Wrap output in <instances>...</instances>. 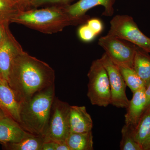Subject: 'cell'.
<instances>
[{"instance_id":"obj_1","label":"cell","mask_w":150,"mask_h":150,"mask_svg":"<svg viewBox=\"0 0 150 150\" xmlns=\"http://www.w3.org/2000/svg\"><path fill=\"white\" fill-rule=\"evenodd\" d=\"M55 79L49 65L22 50L14 60L7 82L21 103L54 84Z\"/></svg>"},{"instance_id":"obj_2","label":"cell","mask_w":150,"mask_h":150,"mask_svg":"<svg viewBox=\"0 0 150 150\" xmlns=\"http://www.w3.org/2000/svg\"><path fill=\"white\" fill-rule=\"evenodd\" d=\"M55 97L53 84L35 94L29 100L21 103L19 124L25 131L43 137Z\"/></svg>"},{"instance_id":"obj_3","label":"cell","mask_w":150,"mask_h":150,"mask_svg":"<svg viewBox=\"0 0 150 150\" xmlns=\"http://www.w3.org/2000/svg\"><path fill=\"white\" fill-rule=\"evenodd\" d=\"M10 21L20 23L46 33L59 32L66 26L75 24L67 15L64 8H54L20 11L12 18Z\"/></svg>"},{"instance_id":"obj_4","label":"cell","mask_w":150,"mask_h":150,"mask_svg":"<svg viewBox=\"0 0 150 150\" xmlns=\"http://www.w3.org/2000/svg\"><path fill=\"white\" fill-rule=\"evenodd\" d=\"M87 95L93 105L106 107L111 103V94L107 71L99 59L92 63L88 74Z\"/></svg>"},{"instance_id":"obj_5","label":"cell","mask_w":150,"mask_h":150,"mask_svg":"<svg viewBox=\"0 0 150 150\" xmlns=\"http://www.w3.org/2000/svg\"><path fill=\"white\" fill-rule=\"evenodd\" d=\"M126 40L150 54V38L139 28L132 17L118 15L110 21V29L107 34Z\"/></svg>"},{"instance_id":"obj_6","label":"cell","mask_w":150,"mask_h":150,"mask_svg":"<svg viewBox=\"0 0 150 150\" xmlns=\"http://www.w3.org/2000/svg\"><path fill=\"white\" fill-rule=\"evenodd\" d=\"M70 105L56 97L54 98L48 127L43 136L44 142H66L70 134Z\"/></svg>"},{"instance_id":"obj_7","label":"cell","mask_w":150,"mask_h":150,"mask_svg":"<svg viewBox=\"0 0 150 150\" xmlns=\"http://www.w3.org/2000/svg\"><path fill=\"white\" fill-rule=\"evenodd\" d=\"M98 44L115 64L133 68L137 46L121 38L107 35L100 37Z\"/></svg>"},{"instance_id":"obj_8","label":"cell","mask_w":150,"mask_h":150,"mask_svg":"<svg viewBox=\"0 0 150 150\" xmlns=\"http://www.w3.org/2000/svg\"><path fill=\"white\" fill-rule=\"evenodd\" d=\"M107 71L110 91V104L118 108H126L129 100L126 94L127 86L118 66L104 53L99 59Z\"/></svg>"},{"instance_id":"obj_9","label":"cell","mask_w":150,"mask_h":150,"mask_svg":"<svg viewBox=\"0 0 150 150\" xmlns=\"http://www.w3.org/2000/svg\"><path fill=\"white\" fill-rule=\"evenodd\" d=\"M115 0H79L71 5L64 8L67 15L75 24L85 23L90 18L86 15L87 12L98 6L104 8L102 15L111 16L114 12V6Z\"/></svg>"},{"instance_id":"obj_10","label":"cell","mask_w":150,"mask_h":150,"mask_svg":"<svg viewBox=\"0 0 150 150\" xmlns=\"http://www.w3.org/2000/svg\"><path fill=\"white\" fill-rule=\"evenodd\" d=\"M6 26L4 38L0 46V75L8 81L15 58L23 49Z\"/></svg>"},{"instance_id":"obj_11","label":"cell","mask_w":150,"mask_h":150,"mask_svg":"<svg viewBox=\"0 0 150 150\" xmlns=\"http://www.w3.org/2000/svg\"><path fill=\"white\" fill-rule=\"evenodd\" d=\"M21 103L7 81H0V108L8 116L20 122V111Z\"/></svg>"},{"instance_id":"obj_12","label":"cell","mask_w":150,"mask_h":150,"mask_svg":"<svg viewBox=\"0 0 150 150\" xmlns=\"http://www.w3.org/2000/svg\"><path fill=\"white\" fill-rule=\"evenodd\" d=\"M145 88L139 90L133 93L132 99L129 100V105L126 108L125 124L132 126L134 129L147 108Z\"/></svg>"},{"instance_id":"obj_13","label":"cell","mask_w":150,"mask_h":150,"mask_svg":"<svg viewBox=\"0 0 150 150\" xmlns=\"http://www.w3.org/2000/svg\"><path fill=\"white\" fill-rule=\"evenodd\" d=\"M29 133L10 116L6 115L0 119V143L3 144L21 142Z\"/></svg>"},{"instance_id":"obj_14","label":"cell","mask_w":150,"mask_h":150,"mask_svg":"<svg viewBox=\"0 0 150 150\" xmlns=\"http://www.w3.org/2000/svg\"><path fill=\"white\" fill-rule=\"evenodd\" d=\"M93 122L85 106L71 105L69 113L70 133L91 131Z\"/></svg>"},{"instance_id":"obj_15","label":"cell","mask_w":150,"mask_h":150,"mask_svg":"<svg viewBox=\"0 0 150 150\" xmlns=\"http://www.w3.org/2000/svg\"><path fill=\"white\" fill-rule=\"evenodd\" d=\"M134 135L142 150H150V106L146 108L134 129Z\"/></svg>"},{"instance_id":"obj_16","label":"cell","mask_w":150,"mask_h":150,"mask_svg":"<svg viewBox=\"0 0 150 150\" xmlns=\"http://www.w3.org/2000/svg\"><path fill=\"white\" fill-rule=\"evenodd\" d=\"M133 68L146 87L150 82V56L138 46L134 56Z\"/></svg>"},{"instance_id":"obj_17","label":"cell","mask_w":150,"mask_h":150,"mask_svg":"<svg viewBox=\"0 0 150 150\" xmlns=\"http://www.w3.org/2000/svg\"><path fill=\"white\" fill-rule=\"evenodd\" d=\"M66 142L70 150L94 149L92 131L82 133H70Z\"/></svg>"},{"instance_id":"obj_18","label":"cell","mask_w":150,"mask_h":150,"mask_svg":"<svg viewBox=\"0 0 150 150\" xmlns=\"http://www.w3.org/2000/svg\"><path fill=\"white\" fill-rule=\"evenodd\" d=\"M44 138L29 133L21 142L3 144L5 149L10 150H41Z\"/></svg>"},{"instance_id":"obj_19","label":"cell","mask_w":150,"mask_h":150,"mask_svg":"<svg viewBox=\"0 0 150 150\" xmlns=\"http://www.w3.org/2000/svg\"><path fill=\"white\" fill-rule=\"evenodd\" d=\"M117 66L123 76L126 86L129 87L133 93L146 87L145 83L135 71L134 68Z\"/></svg>"},{"instance_id":"obj_20","label":"cell","mask_w":150,"mask_h":150,"mask_svg":"<svg viewBox=\"0 0 150 150\" xmlns=\"http://www.w3.org/2000/svg\"><path fill=\"white\" fill-rule=\"evenodd\" d=\"M134 129L132 126L126 124L123 126L121 129L122 138L120 143L121 150H142L134 139Z\"/></svg>"},{"instance_id":"obj_21","label":"cell","mask_w":150,"mask_h":150,"mask_svg":"<svg viewBox=\"0 0 150 150\" xmlns=\"http://www.w3.org/2000/svg\"><path fill=\"white\" fill-rule=\"evenodd\" d=\"M20 10L14 8L12 4L8 0H0V23H6Z\"/></svg>"},{"instance_id":"obj_22","label":"cell","mask_w":150,"mask_h":150,"mask_svg":"<svg viewBox=\"0 0 150 150\" xmlns=\"http://www.w3.org/2000/svg\"><path fill=\"white\" fill-rule=\"evenodd\" d=\"M83 24L78 29V35L80 39L83 42H91L94 40L96 35L86 23Z\"/></svg>"},{"instance_id":"obj_23","label":"cell","mask_w":150,"mask_h":150,"mask_svg":"<svg viewBox=\"0 0 150 150\" xmlns=\"http://www.w3.org/2000/svg\"><path fill=\"white\" fill-rule=\"evenodd\" d=\"M86 23L90 28L96 36L99 35L104 28L102 21L97 18H90Z\"/></svg>"},{"instance_id":"obj_24","label":"cell","mask_w":150,"mask_h":150,"mask_svg":"<svg viewBox=\"0 0 150 150\" xmlns=\"http://www.w3.org/2000/svg\"><path fill=\"white\" fill-rule=\"evenodd\" d=\"M71 0H29V2L33 5L38 6L47 3H67Z\"/></svg>"},{"instance_id":"obj_25","label":"cell","mask_w":150,"mask_h":150,"mask_svg":"<svg viewBox=\"0 0 150 150\" xmlns=\"http://www.w3.org/2000/svg\"><path fill=\"white\" fill-rule=\"evenodd\" d=\"M55 142V150H70L66 142Z\"/></svg>"},{"instance_id":"obj_26","label":"cell","mask_w":150,"mask_h":150,"mask_svg":"<svg viewBox=\"0 0 150 150\" xmlns=\"http://www.w3.org/2000/svg\"><path fill=\"white\" fill-rule=\"evenodd\" d=\"M6 24H7V23H0V46L2 43L4 38Z\"/></svg>"},{"instance_id":"obj_27","label":"cell","mask_w":150,"mask_h":150,"mask_svg":"<svg viewBox=\"0 0 150 150\" xmlns=\"http://www.w3.org/2000/svg\"><path fill=\"white\" fill-rule=\"evenodd\" d=\"M41 150H55V142H46L43 143Z\"/></svg>"},{"instance_id":"obj_28","label":"cell","mask_w":150,"mask_h":150,"mask_svg":"<svg viewBox=\"0 0 150 150\" xmlns=\"http://www.w3.org/2000/svg\"><path fill=\"white\" fill-rule=\"evenodd\" d=\"M147 100V108L150 106V82L146 87L145 91Z\"/></svg>"},{"instance_id":"obj_29","label":"cell","mask_w":150,"mask_h":150,"mask_svg":"<svg viewBox=\"0 0 150 150\" xmlns=\"http://www.w3.org/2000/svg\"><path fill=\"white\" fill-rule=\"evenodd\" d=\"M7 115L4 111L0 108V119Z\"/></svg>"},{"instance_id":"obj_30","label":"cell","mask_w":150,"mask_h":150,"mask_svg":"<svg viewBox=\"0 0 150 150\" xmlns=\"http://www.w3.org/2000/svg\"><path fill=\"white\" fill-rule=\"evenodd\" d=\"M0 79H1V75H0Z\"/></svg>"},{"instance_id":"obj_31","label":"cell","mask_w":150,"mask_h":150,"mask_svg":"<svg viewBox=\"0 0 150 150\" xmlns=\"http://www.w3.org/2000/svg\"><path fill=\"white\" fill-rule=\"evenodd\" d=\"M2 80V79H0V81H1V80Z\"/></svg>"}]
</instances>
